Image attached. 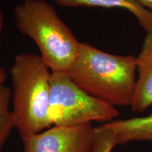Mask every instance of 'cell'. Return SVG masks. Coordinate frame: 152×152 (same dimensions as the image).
<instances>
[{"label": "cell", "instance_id": "6da1fadb", "mask_svg": "<svg viewBox=\"0 0 152 152\" xmlns=\"http://www.w3.org/2000/svg\"><path fill=\"white\" fill-rule=\"evenodd\" d=\"M137 58L115 55L80 42L66 73L82 90L113 106H130L137 80Z\"/></svg>", "mask_w": 152, "mask_h": 152}, {"label": "cell", "instance_id": "7a4b0ae2", "mask_svg": "<svg viewBox=\"0 0 152 152\" xmlns=\"http://www.w3.org/2000/svg\"><path fill=\"white\" fill-rule=\"evenodd\" d=\"M12 112L15 128L21 138L52 126L49 117L52 71L40 54L21 52L10 70Z\"/></svg>", "mask_w": 152, "mask_h": 152}, {"label": "cell", "instance_id": "3957f363", "mask_svg": "<svg viewBox=\"0 0 152 152\" xmlns=\"http://www.w3.org/2000/svg\"><path fill=\"white\" fill-rule=\"evenodd\" d=\"M17 29L31 39L52 72H66L75 61L80 42L46 0H23L14 9Z\"/></svg>", "mask_w": 152, "mask_h": 152}, {"label": "cell", "instance_id": "277c9868", "mask_svg": "<svg viewBox=\"0 0 152 152\" xmlns=\"http://www.w3.org/2000/svg\"><path fill=\"white\" fill-rule=\"evenodd\" d=\"M118 115L115 106L82 90L66 72H52L49 117L53 126L75 127L94 121L106 123Z\"/></svg>", "mask_w": 152, "mask_h": 152}, {"label": "cell", "instance_id": "5b68a950", "mask_svg": "<svg viewBox=\"0 0 152 152\" xmlns=\"http://www.w3.org/2000/svg\"><path fill=\"white\" fill-rule=\"evenodd\" d=\"M94 139L95 127L86 123L53 126L22 140L23 152H93Z\"/></svg>", "mask_w": 152, "mask_h": 152}, {"label": "cell", "instance_id": "8992f818", "mask_svg": "<svg viewBox=\"0 0 152 152\" xmlns=\"http://www.w3.org/2000/svg\"><path fill=\"white\" fill-rule=\"evenodd\" d=\"M137 58V77L131 110L142 113L152 105V30L147 32Z\"/></svg>", "mask_w": 152, "mask_h": 152}, {"label": "cell", "instance_id": "52a82bcc", "mask_svg": "<svg viewBox=\"0 0 152 152\" xmlns=\"http://www.w3.org/2000/svg\"><path fill=\"white\" fill-rule=\"evenodd\" d=\"M102 125L113 131L117 146L130 142H152V113L144 117L113 120Z\"/></svg>", "mask_w": 152, "mask_h": 152}, {"label": "cell", "instance_id": "ba28073f", "mask_svg": "<svg viewBox=\"0 0 152 152\" xmlns=\"http://www.w3.org/2000/svg\"><path fill=\"white\" fill-rule=\"evenodd\" d=\"M62 7H101L121 8L130 11L137 18L139 24L146 32L152 30V13L140 4L137 0H53Z\"/></svg>", "mask_w": 152, "mask_h": 152}, {"label": "cell", "instance_id": "9c48e42d", "mask_svg": "<svg viewBox=\"0 0 152 152\" xmlns=\"http://www.w3.org/2000/svg\"><path fill=\"white\" fill-rule=\"evenodd\" d=\"M12 91L4 83L0 85V152L15 128L12 112L9 108Z\"/></svg>", "mask_w": 152, "mask_h": 152}, {"label": "cell", "instance_id": "30bf717a", "mask_svg": "<svg viewBox=\"0 0 152 152\" xmlns=\"http://www.w3.org/2000/svg\"><path fill=\"white\" fill-rule=\"evenodd\" d=\"M115 135L113 131L103 125L95 127V139L93 152H111L116 147Z\"/></svg>", "mask_w": 152, "mask_h": 152}, {"label": "cell", "instance_id": "8fae6325", "mask_svg": "<svg viewBox=\"0 0 152 152\" xmlns=\"http://www.w3.org/2000/svg\"><path fill=\"white\" fill-rule=\"evenodd\" d=\"M4 28V15L0 10V42H1V34H2ZM7 77V73H6L5 70L0 66V85L4 84V81Z\"/></svg>", "mask_w": 152, "mask_h": 152}, {"label": "cell", "instance_id": "7c38bea8", "mask_svg": "<svg viewBox=\"0 0 152 152\" xmlns=\"http://www.w3.org/2000/svg\"><path fill=\"white\" fill-rule=\"evenodd\" d=\"M144 8L149 9V11L152 13V0H137Z\"/></svg>", "mask_w": 152, "mask_h": 152}]
</instances>
